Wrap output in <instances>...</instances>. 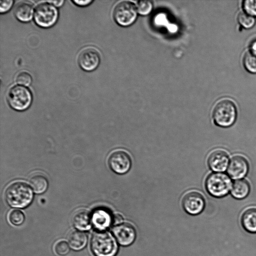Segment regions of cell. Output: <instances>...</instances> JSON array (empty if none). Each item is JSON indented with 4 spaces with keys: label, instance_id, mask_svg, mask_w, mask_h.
I'll list each match as a JSON object with an SVG mask.
<instances>
[{
    "label": "cell",
    "instance_id": "6da1fadb",
    "mask_svg": "<svg viewBox=\"0 0 256 256\" xmlns=\"http://www.w3.org/2000/svg\"><path fill=\"white\" fill-rule=\"evenodd\" d=\"M4 198L7 204L12 208H24L32 202L33 192L26 182H15L6 188Z\"/></svg>",
    "mask_w": 256,
    "mask_h": 256
},
{
    "label": "cell",
    "instance_id": "7a4b0ae2",
    "mask_svg": "<svg viewBox=\"0 0 256 256\" xmlns=\"http://www.w3.org/2000/svg\"><path fill=\"white\" fill-rule=\"evenodd\" d=\"M212 116L216 126L222 128L230 127L235 122L237 118L236 107L230 100H222L214 106Z\"/></svg>",
    "mask_w": 256,
    "mask_h": 256
},
{
    "label": "cell",
    "instance_id": "3957f363",
    "mask_svg": "<svg viewBox=\"0 0 256 256\" xmlns=\"http://www.w3.org/2000/svg\"><path fill=\"white\" fill-rule=\"evenodd\" d=\"M90 248L96 256H115L118 246L114 238L107 232H95L92 238Z\"/></svg>",
    "mask_w": 256,
    "mask_h": 256
},
{
    "label": "cell",
    "instance_id": "277c9868",
    "mask_svg": "<svg viewBox=\"0 0 256 256\" xmlns=\"http://www.w3.org/2000/svg\"><path fill=\"white\" fill-rule=\"evenodd\" d=\"M232 184L230 176L222 172L211 173L205 181V187L208 192L217 198L228 195L231 190Z\"/></svg>",
    "mask_w": 256,
    "mask_h": 256
},
{
    "label": "cell",
    "instance_id": "5b68a950",
    "mask_svg": "<svg viewBox=\"0 0 256 256\" xmlns=\"http://www.w3.org/2000/svg\"><path fill=\"white\" fill-rule=\"evenodd\" d=\"M8 102L10 106L16 110L22 111L30 105L32 96L30 90L22 86H14L8 94Z\"/></svg>",
    "mask_w": 256,
    "mask_h": 256
},
{
    "label": "cell",
    "instance_id": "8992f818",
    "mask_svg": "<svg viewBox=\"0 0 256 256\" xmlns=\"http://www.w3.org/2000/svg\"><path fill=\"white\" fill-rule=\"evenodd\" d=\"M58 16V10L55 6L49 2H42L35 8L34 20L38 26L48 28L56 22Z\"/></svg>",
    "mask_w": 256,
    "mask_h": 256
},
{
    "label": "cell",
    "instance_id": "52a82bcc",
    "mask_svg": "<svg viewBox=\"0 0 256 256\" xmlns=\"http://www.w3.org/2000/svg\"><path fill=\"white\" fill-rule=\"evenodd\" d=\"M137 12V9L132 2L122 1L115 6L113 10V17L118 24L128 26L135 21Z\"/></svg>",
    "mask_w": 256,
    "mask_h": 256
},
{
    "label": "cell",
    "instance_id": "ba28073f",
    "mask_svg": "<svg viewBox=\"0 0 256 256\" xmlns=\"http://www.w3.org/2000/svg\"><path fill=\"white\" fill-rule=\"evenodd\" d=\"M108 164L114 172L120 174H124L130 168L132 160L126 152L118 150L112 152L109 156Z\"/></svg>",
    "mask_w": 256,
    "mask_h": 256
},
{
    "label": "cell",
    "instance_id": "9c48e42d",
    "mask_svg": "<svg viewBox=\"0 0 256 256\" xmlns=\"http://www.w3.org/2000/svg\"><path fill=\"white\" fill-rule=\"evenodd\" d=\"M182 206L187 213L192 215L198 214L204 209L205 200L203 195L200 192L195 190L190 191L184 196Z\"/></svg>",
    "mask_w": 256,
    "mask_h": 256
},
{
    "label": "cell",
    "instance_id": "30bf717a",
    "mask_svg": "<svg viewBox=\"0 0 256 256\" xmlns=\"http://www.w3.org/2000/svg\"><path fill=\"white\" fill-rule=\"evenodd\" d=\"M230 178L236 180L242 179L248 173L249 163L248 160L241 155L233 156L230 160L227 168Z\"/></svg>",
    "mask_w": 256,
    "mask_h": 256
},
{
    "label": "cell",
    "instance_id": "8fae6325",
    "mask_svg": "<svg viewBox=\"0 0 256 256\" xmlns=\"http://www.w3.org/2000/svg\"><path fill=\"white\" fill-rule=\"evenodd\" d=\"M100 57L98 52L92 48L82 50L78 56L80 67L88 72L94 70L98 66Z\"/></svg>",
    "mask_w": 256,
    "mask_h": 256
},
{
    "label": "cell",
    "instance_id": "7c38bea8",
    "mask_svg": "<svg viewBox=\"0 0 256 256\" xmlns=\"http://www.w3.org/2000/svg\"><path fill=\"white\" fill-rule=\"evenodd\" d=\"M112 232L118 243L122 246L130 245L136 237L134 228L128 223L114 225Z\"/></svg>",
    "mask_w": 256,
    "mask_h": 256
},
{
    "label": "cell",
    "instance_id": "4fadbf2b",
    "mask_svg": "<svg viewBox=\"0 0 256 256\" xmlns=\"http://www.w3.org/2000/svg\"><path fill=\"white\" fill-rule=\"evenodd\" d=\"M230 160L229 156L225 150L217 149L210 154L207 162L212 171L222 172L227 170Z\"/></svg>",
    "mask_w": 256,
    "mask_h": 256
},
{
    "label": "cell",
    "instance_id": "5bb4252c",
    "mask_svg": "<svg viewBox=\"0 0 256 256\" xmlns=\"http://www.w3.org/2000/svg\"><path fill=\"white\" fill-rule=\"evenodd\" d=\"M92 223L97 230L104 231L113 224V216L108 210L98 208L92 214Z\"/></svg>",
    "mask_w": 256,
    "mask_h": 256
},
{
    "label": "cell",
    "instance_id": "9a60e30c",
    "mask_svg": "<svg viewBox=\"0 0 256 256\" xmlns=\"http://www.w3.org/2000/svg\"><path fill=\"white\" fill-rule=\"evenodd\" d=\"M72 223L78 229L84 230L90 228L92 223L89 212L84 208H80L74 212L72 217Z\"/></svg>",
    "mask_w": 256,
    "mask_h": 256
},
{
    "label": "cell",
    "instance_id": "2e32d148",
    "mask_svg": "<svg viewBox=\"0 0 256 256\" xmlns=\"http://www.w3.org/2000/svg\"><path fill=\"white\" fill-rule=\"evenodd\" d=\"M240 222L246 232L256 234V208L246 209L242 215Z\"/></svg>",
    "mask_w": 256,
    "mask_h": 256
},
{
    "label": "cell",
    "instance_id": "e0dca14e",
    "mask_svg": "<svg viewBox=\"0 0 256 256\" xmlns=\"http://www.w3.org/2000/svg\"><path fill=\"white\" fill-rule=\"evenodd\" d=\"M250 186L246 179L236 180L232 184L230 193L233 198L238 200L246 198L250 194Z\"/></svg>",
    "mask_w": 256,
    "mask_h": 256
},
{
    "label": "cell",
    "instance_id": "ac0fdd59",
    "mask_svg": "<svg viewBox=\"0 0 256 256\" xmlns=\"http://www.w3.org/2000/svg\"><path fill=\"white\" fill-rule=\"evenodd\" d=\"M14 14L19 20L22 22H28L32 17V6L28 2H20L16 6Z\"/></svg>",
    "mask_w": 256,
    "mask_h": 256
},
{
    "label": "cell",
    "instance_id": "d6986e66",
    "mask_svg": "<svg viewBox=\"0 0 256 256\" xmlns=\"http://www.w3.org/2000/svg\"><path fill=\"white\" fill-rule=\"evenodd\" d=\"M69 245L74 250H80L84 248L88 240L87 235L82 231L74 230L68 236Z\"/></svg>",
    "mask_w": 256,
    "mask_h": 256
},
{
    "label": "cell",
    "instance_id": "ffe728a7",
    "mask_svg": "<svg viewBox=\"0 0 256 256\" xmlns=\"http://www.w3.org/2000/svg\"><path fill=\"white\" fill-rule=\"evenodd\" d=\"M30 186L34 192L42 194L47 189L48 182L46 178L43 175L36 174L32 176L29 180Z\"/></svg>",
    "mask_w": 256,
    "mask_h": 256
},
{
    "label": "cell",
    "instance_id": "44dd1931",
    "mask_svg": "<svg viewBox=\"0 0 256 256\" xmlns=\"http://www.w3.org/2000/svg\"><path fill=\"white\" fill-rule=\"evenodd\" d=\"M242 62L247 71L256 74V54L250 50L244 54Z\"/></svg>",
    "mask_w": 256,
    "mask_h": 256
},
{
    "label": "cell",
    "instance_id": "7402d4cb",
    "mask_svg": "<svg viewBox=\"0 0 256 256\" xmlns=\"http://www.w3.org/2000/svg\"><path fill=\"white\" fill-rule=\"evenodd\" d=\"M239 24L246 28H250L253 26L255 20L252 16L246 12H240L238 16Z\"/></svg>",
    "mask_w": 256,
    "mask_h": 256
},
{
    "label": "cell",
    "instance_id": "603a6c76",
    "mask_svg": "<svg viewBox=\"0 0 256 256\" xmlns=\"http://www.w3.org/2000/svg\"><path fill=\"white\" fill-rule=\"evenodd\" d=\"M24 218L23 212L18 210H12L8 214L9 221L14 226L22 224L24 220Z\"/></svg>",
    "mask_w": 256,
    "mask_h": 256
},
{
    "label": "cell",
    "instance_id": "cb8c5ba5",
    "mask_svg": "<svg viewBox=\"0 0 256 256\" xmlns=\"http://www.w3.org/2000/svg\"><path fill=\"white\" fill-rule=\"evenodd\" d=\"M138 12L142 15H146L150 13L152 8V2L147 0L138 1L136 4Z\"/></svg>",
    "mask_w": 256,
    "mask_h": 256
},
{
    "label": "cell",
    "instance_id": "d4e9b609",
    "mask_svg": "<svg viewBox=\"0 0 256 256\" xmlns=\"http://www.w3.org/2000/svg\"><path fill=\"white\" fill-rule=\"evenodd\" d=\"M54 251L59 256H65L70 252V247L68 243L64 240L58 242L54 246Z\"/></svg>",
    "mask_w": 256,
    "mask_h": 256
},
{
    "label": "cell",
    "instance_id": "484cf974",
    "mask_svg": "<svg viewBox=\"0 0 256 256\" xmlns=\"http://www.w3.org/2000/svg\"><path fill=\"white\" fill-rule=\"evenodd\" d=\"M32 81L30 74L26 72H20L16 77V82L18 84L28 86Z\"/></svg>",
    "mask_w": 256,
    "mask_h": 256
},
{
    "label": "cell",
    "instance_id": "4316f807",
    "mask_svg": "<svg viewBox=\"0 0 256 256\" xmlns=\"http://www.w3.org/2000/svg\"><path fill=\"white\" fill-rule=\"evenodd\" d=\"M243 8L246 12L252 16H256V0H248L243 2Z\"/></svg>",
    "mask_w": 256,
    "mask_h": 256
},
{
    "label": "cell",
    "instance_id": "83f0119b",
    "mask_svg": "<svg viewBox=\"0 0 256 256\" xmlns=\"http://www.w3.org/2000/svg\"><path fill=\"white\" fill-rule=\"evenodd\" d=\"M0 12H6L12 8L14 1L12 0H1L0 2Z\"/></svg>",
    "mask_w": 256,
    "mask_h": 256
},
{
    "label": "cell",
    "instance_id": "f1b7e54d",
    "mask_svg": "<svg viewBox=\"0 0 256 256\" xmlns=\"http://www.w3.org/2000/svg\"><path fill=\"white\" fill-rule=\"evenodd\" d=\"M92 2V0H73V2H74L76 4L80 6H86L88 4H89Z\"/></svg>",
    "mask_w": 256,
    "mask_h": 256
},
{
    "label": "cell",
    "instance_id": "f546056e",
    "mask_svg": "<svg viewBox=\"0 0 256 256\" xmlns=\"http://www.w3.org/2000/svg\"><path fill=\"white\" fill-rule=\"evenodd\" d=\"M250 51L256 54V40H254L250 44Z\"/></svg>",
    "mask_w": 256,
    "mask_h": 256
},
{
    "label": "cell",
    "instance_id": "4dcf8cb0",
    "mask_svg": "<svg viewBox=\"0 0 256 256\" xmlns=\"http://www.w3.org/2000/svg\"><path fill=\"white\" fill-rule=\"evenodd\" d=\"M48 2L52 4L54 6L60 7L63 4L64 0H52L49 1Z\"/></svg>",
    "mask_w": 256,
    "mask_h": 256
}]
</instances>
